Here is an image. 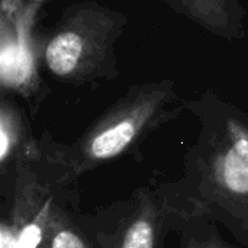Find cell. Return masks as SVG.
<instances>
[{
  "label": "cell",
  "instance_id": "1",
  "mask_svg": "<svg viewBox=\"0 0 248 248\" xmlns=\"http://www.w3.org/2000/svg\"><path fill=\"white\" fill-rule=\"evenodd\" d=\"M189 157L195 214H217L248 235V118L231 108L206 112Z\"/></svg>",
  "mask_w": 248,
  "mask_h": 248
},
{
  "label": "cell",
  "instance_id": "2",
  "mask_svg": "<svg viewBox=\"0 0 248 248\" xmlns=\"http://www.w3.org/2000/svg\"><path fill=\"white\" fill-rule=\"evenodd\" d=\"M174 84L161 81L132 87L106 113H103L70 147H54L46 155L70 179L121 157L131 147L173 118Z\"/></svg>",
  "mask_w": 248,
  "mask_h": 248
},
{
  "label": "cell",
  "instance_id": "3",
  "mask_svg": "<svg viewBox=\"0 0 248 248\" xmlns=\"http://www.w3.org/2000/svg\"><path fill=\"white\" fill-rule=\"evenodd\" d=\"M126 19L122 13L84 1L68 7L48 39L44 60L60 80L81 84L115 74V42Z\"/></svg>",
  "mask_w": 248,
  "mask_h": 248
},
{
  "label": "cell",
  "instance_id": "4",
  "mask_svg": "<svg viewBox=\"0 0 248 248\" xmlns=\"http://www.w3.org/2000/svg\"><path fill=\"white\" fill-rule=\"evenodd\" d=\"M39 153H26L16 161V189L10 224H3L15 237L16 248H41L48 243L54 219L64 208H58L52 185L41 182L38 170Z\"/></svg>",
  "mask_w": 248,
  "mask_h": 248
},
{
  "label": "cell",
  "instance_id": "5",
  "mask_svg": "<svg viewBox=\"0 0 248 248\" xmlns=\"http://www.w3.org/2000/svg\"><path fill=\"white\" fill-rule=\"evenodd\" d=\"M39 1L3 0L0 15V80L3 89L31 94L36 86L32 29Z\"/></svg>",
  "mask_w": 248,
  "mask_h": 248
},
{
  "label": "cell",
  "instance_id": "6",
  "mask_svg": "<svg viewBox=\"0 0 248 248\" xmlns=\"http://www.w3.org/2000/svg\"><path fill=\"white\" fill-rule=\"evenodd\" d=\"M179 212L157 195L141 192L113 231H99L102 248H160L169 215Z\"/></svg>",
  "mask_w": 248,
  "mask_h": 248
},
{
  "label": "cell",
  "instance_id": "7",
  "mask_svg": "<svg viewBox=\"0 0 248 248\" xmlns=\"http://www.w3.org/2000/svg\"><path fill=\"white\" fill-rule=\"evenodd\" d=\"M176 12L225 39L244 36V9L237 0H164Z\"/></svg>",
  "mask_w": 248,
  "mask_h": 248
},
{
  "label": "cell",
  "instance_id": "8",
  "mask_svg": "<svg viewBox=\"0 0 248 248\" xmlns=\"http://www.w3.org/2000/svg\"><path fill=\"white\" fill-rule=\"evenodd\" d=\"M35 144H29L25 137V126L20 113L7 100L0 106V163L6 169L12 160H19Z\"/></svg>",
  "mask_w": 248,
  "mask_h": 248
},
{
  "label": "cell",
  "instance_id": "9",
  "mask_svg": "<svg viewBox=\"0 0 248 248\" xmlns=\"http://www.w3.org/2000/svg\"><path fill=\"white\" fill-rule=\"evenodd\" d=\"M48 248H89L87 241L78 228L71 222L65 209L58 214L51 225Z\"/></svg>",
  "mask_w": 248,
  "mask_h": 248
},
{
  "label": "cell",
  "instance_id": "10",
  "mask_svg": "<svg viewBox=\"0 0 248 248\" xmlns=\"http://www.w3.org/2000/svg\"><path fill=\"white\" fill-rule=\"evenodd\" d=\"M182 248H235L208 232H183Z\"/></svg>",
  "mask_w": 248,
  "mask_h": 248
},
{
  "label": "cell",
  "instance_id": "11",
  "mask_svg": "<svg viewBox=\"0 0 248 248\" xmlns=\"http://www.w3.org/2000/svg\"><path fill=\"white\" fill-rule=\"evenodd\" d=\"M35 1H39V3H41V1H42V0H35Z\"/></svg>",
  "mask_w": 248,
  "mask_h": 248
}]
</instances>
